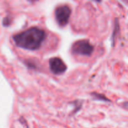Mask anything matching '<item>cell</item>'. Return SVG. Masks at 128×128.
<instances>
[{"instance_id": "1", "label": "cell", "mask_w": 128, "mask_h": 128, "mask_svg": "<svg viewBox=\"0 0 128 128\" xmlns=\"http://www.w3.org/2000/svg\"><path fill=\"white\" fill-rule=\"evenodd\" d=\"M46 38V32L42 29L32 27L13 36L18 47L28 50H35L41 46Z\"/></svg>"}, {"instance_id": "4", "label": "cell", "mask_w": 128, "mask_h": 128, "mask_svg": "<svg viewBox=\"0 0 128 128\" xmlns=\"http://www.w3.org/2000/svg\"><path fill=\"white\" fill-rule=\"evenodd\" d=\"M50 68L54 74H61L67 70L66 64L61 58L58 57L52 58L49 61Z\"/></svg>"}, {"instance_id": "5", "label": "cell", "mask_w": 128, "mask_h": 128, "mask_svg": "<svg viewBox=\"0 0 128 128\" xmlns=\"http://www.w3.org/2000/svg\"><path fill=\"white\" fill-rule=\"evenodd\" d=\"M11 23V20L8 17H6L5 18L3 19V21H2V24L4 26H8Z\"/></svg>"}, {"instance_id": "3", "label": "cell", "mask_w": 128, "mask_h": 128, "mask_svg": "<svg viewBox=\"0 0 128 128\" xmlns=\"http://www.w3.org/2000/svg\"><path fill=\"white\" fill-rule=\"evenodd\" d=\"M71 11L70 8L66 5L60 6L56 9L55 18L58 24L60 26H65L69 22Z\"/></svg>"}, {"instance_id": "2", "label": "cell", "mask_w": 128, "mask_h": 128, "mask_svg": "<svg viewBox=\"0 0 128 128\" xmlns=\"http://www.w3.org/2000/svg\"><path fill=\"white\" fill-rule=\"evenodd\" d=\"M93 46L90 43V41L87 40H81L76 41L71 48L72 53L83 56H90L93 52Z\"/></svg>"}]
</instances>
